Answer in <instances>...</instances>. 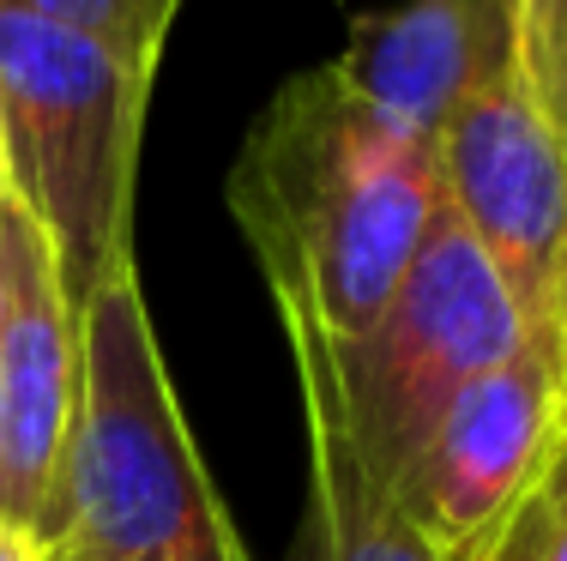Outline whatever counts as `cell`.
<instances>
[{
  "label": "cell",
  "mask_w": 567,
  "mask_h": 561,
  "mask_svg": "<svg viewBox=\"0 0 567 561\" xmlns=\"http://www.w3.org/2000/svg\"><path fill=\"white\" fill-rule=\"evenodd\" d=\"M229 211L278 320L362 339L441 211L435 152L386 127L332 66L290 79L236 152Z\"/></svg>",
  "instance_id": "6da1fadb"
},
{
  "label": "cell",
  "mask_w": 567,
  "mask_h": 561,
  "mask_svg": "<svg viewBox=\"0 0 567 561\" xmlns=\"http://www.w3.org/2000/svg\"><path fill=\"white\" fill-rule=\"evenodd\" d=\"M43 550L55 561H248L175 405L133 266L79 314V411Z\"/></svg>",
  "instance_id": "7a4b0ae2"
},
{
  "label": "cell",
  "mask_w": 567,
  "mask_h": 561,
  "mask_svg": "<svg viewBox=\"0 0 567 561\" xmlns=\"http://www.w3.org/2000/svg\"><path fill=\"white\" fill-rule=\"evenodd\" d=\"M145 97L152 66L0 0V187L43 224L73 314L133 266Z\"/></svg>",
  "instance_id": "3957f363"
},
{
  "label": "cell",
  "mask_w": 567,
  "mask_h": 561,
  "mask_svg": "<svg viewBox=\"0 0 567 561\" xmlns=\"http://www.w3.org/2000/svg\"><path fill=\"white\" fill-rule=\"evenodd\" d=\"M320 344L357 447L386 484H399L453 398L477 374L525 351V320L477 236L441 206L386 314L362 339L320 332Z\"/></svg>",
  "instance_id": "277c9868"
},
{
  "label": "cell",
  "mask_w": 567,
  "mask_h": 561,
  "mask_svg": "<svg viewBox=\"0 0 567 561\" xmlns=\"http://www.w3.org/2000/svg\"><path fill=\"white\" fill-rule=\"evenodd\" d=\"M435 176L441 206L502 272L525 320V344L561 363L556 309L567 278V133L549 122L525 66L453 110L435 139Z\"/></svg>",
  "instance_id": "5b68a950"
},
{
  "label": "cell",
  "mask_w": 567,
  "mask_h": 561,
  "mask_svg": "<svg viewBox=\"0 0 567 561\" xmlns=\"http://www.w3.org/2000/svg\"><path fill=\"white\" fill-rule=\"evenodd\" d=\"M567 429V374L549 351L525 344L465 386L399 477V501L447 561H477L507 507Z\"/></svg>",
  "instance_id": "8992f818"
},
{
  "label": "cell",
  "mask_w": 567,
  "mask_h": 561,
  "mask_svg": "<svg viewBox=\"0 0 567 561\" xmlns=\"http://www.w3.org/2000/svg\"><path fill=\"white\" fill-rule=\"evenodd\" d=\"M0 519L43 543L79 411V314L43 224L0 187Z\"/></svg>",
  "instance_id": "52a82bcc"
},
{
  "label": "cell",
  "mask_w": 567,
  "mask_h": 561,
  "mask_svg": "<svg viewBox=\"0 0 567 561\" xmlns=\"http://www.w3.org/2000/svg\"><path fill=\"white\" fill-rule=\"evenodd\" d=\"M513 66H525L519 0H393L357 12L332 73L386 127L435 152L458 103Z\"/></svg>",
  "instance_id": "ba28073f"
},
{
  "label": "cell",
  "mask_w": 567,
  "mask_h": 561,
  "mask_svg": "<svg viewBox=\"0 0 567 561\" xmlns=\"http://www.w3.org/2000/svg\"><path fill=\"white\" fill-rule=\"evenodd\" d=\"M284 339L296 356L308 423V513L296 561H447L429 543V531L404 513L399 489L357 447L320 332L302 320H284Z\"/></svg>",
  "instance_id": "9c48e42d"
},
{
  "label": "cell",
  "mask_w": 567,
  "mask_h": 561,
  "mask_svg": "<svg viewBox=\"0 0 567 561\" xmlns=\"http://www.w3.org/2000/svg\"><path fill=\"white\" fill-rule=\"evenodd\" d=\"M477 561H567V429L525 484V496L507 507L495 538L477 550Z\"/></svg>",
  "instance_id": "30bf717a"
},
{
  "label": "cell",
  "mask_w": 567,
  "mask_h": 561,
  "mask_svg": "<svg viewBox=\"0 0 567 561\" xmlns=\"http://www.w3.org/2000/svg\"><path fill=\"white\" fill-rule=\"evenodd\" d=\"M12 7H31L43 19H61L73 31L110 43L115 55H127L133 66H152L164 55V37L182 12V0H12Z\"/></svg>",
  "instance_id": "8fae6325"
},
{
  "label": "cell",
  "mask_w": 567,
  "mask_h": 561,
  "mask_svg": "<svg viewBox=\"0 0 567 561\" xmlns=\"http://www.w3.org/2000/svg\"><path fill=\"white\" fill-rule=\"evenodd\" d=\"M537 97H544V110H549V122H556L567 133V0H561V12H556V37H549V49H544V66H537Z\"/></svg>",
  "instance_id": "7c38bea8"
},
{
  "label": "cell",
  "mask_w": 567,
  "mask_h": 561,
  "mask_svg": "<svg viewBox=\"0 0 567 561\" xmlns=\"http://www.w3.org/2000/svg\"><path fill=\"white\" fill-rule=\"evenodd\" d=\"M556 12H561V0H519L525 73H532V79H537V66H544V49H549V37H556Z\"/></svg>",
  "instance_id": "4fadbf2b"
},
{
  "label": "cell",
  "mask_w": 567,
  "mask_h": 561,
  "mask_svg": "<svg viewBox=\"0 0 567 561\" xmlns=\"http://www.w3.org/2000/svg\"><path fill=\"white\" fill-rule=\"evenodd\" d=\"M0 561H49V550L37 538H24V531H12L7 519H0Z\"/></svg>",
  "instance_id": "5bb4252c"
},
{
  "label": "cell",
  "mask_w": 567,
  "mask_h": 561,
  "mask_svg": "<svg viewBox=\"0 0 567 561\" xmlns=\"http://www.w3.org/2000/svg\"><path fill=\"white\" fill-rule=\"evenodd\" d=\"M0 314H7V278H0Z\"/></svg>",
  "instance_id": "9a60e30c"
},
{
  "label": "cell",
  "mask_w": 567,
  "mask_h": 561,
  "mask_svg": "<svg viewBox=\"0 0 567 561\" xmlns=\"http://www.w3.org/2000/svg\"><path fill=\"white\" fill-rule=\"evenodd\" d=\"M49 561H55V555H49Z\"/></svg>",
  "instance_id": "2e32d148"
}]
</instances>
